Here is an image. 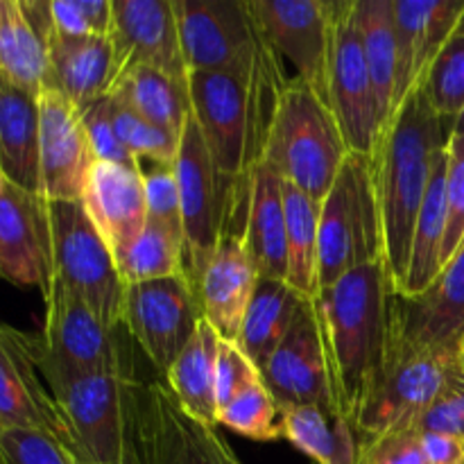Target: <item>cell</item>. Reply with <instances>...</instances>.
Instances as JSON below:
<instances>
[{
	"instance_id": "cell-1",
	"label": "cell",
	"mask_w": 464,
	"mask_h": 464,
	"mask_svg": "<svg viewBox=\"0 0 464 464\" xmlns=\"http://www.w3.org/2000/svg\"><path fill=\"white\" fill-rule=\"evenodd\" d=\"M288 80L266 36L247 66L188 72L193 116L218 172L238 202L247 204L249 179L263 161L276 104Z\"/></svg>"
},
{
	"instance_id": "cell-2",
	"label": "cell",
	"mask_w": 464,
	"mask_h": 464,
	"mask_svg": "<svg viewBox=\"0 0 464 464\" xmlns=\"http://www.w3.org/2000/svg\"><path fill=\"white\" fill-rule=\"evenodd\" d=\"M394 295L388 266L376 261L347 272L313 299L338 408L352 424L392 353Z\"/></svg>"
},
{
	"instance_id": "cell-3",
	"label": "cell",
	"mask_w": 464,
	"mask_h": 464,
	"mask_svg": "<svg viewBox=\"0 0 464 464\" xmlns=\"http://www.w3.org/2000/svg\"><path fill=\"white\" fill-rule=\"evenodd\" d=\"M453 122L444 121L424 95L412 91L385 130L374 154L376 190L385 236V266L394 290H401L411 261L412 236L440 152Z\"/></svg>"
},
{
	"instance_id": "cell-4",
	"label": "cell",
	"mask_w": 464,
	"mask_h": 464,
	"mask_svg": "<svg viewBox=\"0 0 464 464\" xmlns=\"http://www.w3.org/2000/svg\"><path fill=\"white\" fill-rule=\"evenodd\" d=\"M36 365L53 392L68 433V451L80 464H122L131 451V392L136 379L93 374L45 352L34 335Z\"/></svg>"
},
{
	"instance_id": "cell-5",
	"label": "cell",
	"mask_w": 464,
	"mask_h": 464,
	"mask_svg": "<svg viewBox=\"0 0 464 464\" xmlns=\"http://www.w3.org/2000/svg\"><path fill=\"white\" fill-rule=\"evenodd\" d=\"M347 154V140L326 100L290 77L276 104L263 161L322 204Z\"/></svg>"
},
{
	"instance_id": "cell-6",
	"label": "cell",
	"mask_w": 464,
	"mask_h": 464,
	"mask_svg": "<svg viewBox=\"0 0 464 464\" xmlns=\"http://www.w3.org/2000/svg\"><path fill=\"white\" fill-rule=\"evenodd\" d=\"M320 290L347 272L385 261L374 159L349 152L320 204Z\"/></svg>"
},
{
	"instance_id": "cell-7",
	"label": "cell",
	"mask_w": 464,
	"mask_h": 464,
	"mask_svg": "<svg viewBox=\"0 0 464 464\" xmlns=\"http://www.w3.org/2000/svg\"><path fill=\"white\" fill-rule=\"evenodd\" d=\"M184 227V276L198 293V281L208 258L229 231L245 234L247 204L238 202L213 163L202 130L190 113L175 159ZM249 202V199H247Z\"/></svg>"
},
{
	"instance_id": "cell-8",
	"label": "cell",
	"mask_w": 464,
	"mask_h": 464,
	"mask_svg": "<svg viewBox=\"0 0 464 464\" xmlns=\"http://www.w3.org/2000/svg\"><path fill=\"white\" fill-rule=\"evenodd\" d=\"M48 202L53 279L80 295L107 324H122L125 281L111 247L86 213L82 199Z\"/></svg>"
},
{
	"instance_id": "cell-9",
	"label": "cell",
	"mask_w": 464,
	"mask_h": 464,
	"mask_svg": "<svg viewBox=\"0 0 464 464\" xmlns=\"http://www.w3.org/2000/svg\"><path fill=\"white\" fill-rule=\"evenodd\" d=\"M131 444L139 464H240L218 426L186 415L161 381L134 385Z\"/></svg>"
},
{
	"instance_id": "cell-10",
	"label": "cell",
	"mask_w": 464,
	"mask_h": 464,
	"mask_svg": "<svg viewBox=\"0 0 464 464\" xmlns=\"http://www.w3.org/2000/svg\"><path fill=\"white\" fill-rule=\"evenodd\" d=\"M456 372V349L392 352L383 376L358 408L353 426L367 440L415 430Z\"/></svg>"
},
{
	"instance_id": "cell-11",
	"label": "cell",
	"mask_w": 464,
	"mask_h": 464,
	"mask_svg": "<svg viewBox=\"0 0 464 464\" xmlns=\"http://www.w3.org/2000/svg\"><path fill=\"white\" fill-rule=\"evenodd\" d=\"M334 7L331 30L329 75H326V102L347 140L349 152L374 159L383 139L374 86L362 50L361 30L356 21V0H338Z\"/></svg>"
},
{
	"instance_id": "cell-12",
	"label": "cell",
	"mask_w": 464,
	"mask_h": 464,
	"mask_svg": "<svg viewBox=\"0 0 464 464\" xmlns=\"http://www.w3.org/2000/svg\"><path fill=\"white\" fill-rule=\"evenodd\" d=\"M44 302L45 324L39 343L45 352L80 372L136 379L125 324H107L89 302L57 279L50 281Z\"/></svg>"
},
{
	"instance_id": "cell-13",
	"label": "cell",
	"mask_w": 464,
	"mask_h": 464,
	"mask_svg": "<svg viewBox=\"0 0 464 464\" xmlns=\"http://www.w3.org/2000/svg\"><path fill=\"white\" fill-rule=\"evenodd\" d=\"M202 317L198 293L184 275L125 288L122 324L161 374L184 352Z\"/></svg>"
},
{
	"instance_id": "cell-14",
	"label": "cell",
	"mask_w": 464,
	"mask_h": 464,
	"mask_svg": "<svg viewBox=\"0 0 464 464\" xmlns=\"http://www.w3.org/2000/svg\"><path fill=\"white\" fill-rule=\"evenodd\" d=\"M188 72L236 71L256 57L263 32L249 0H175Z\"/></svg>"
},
{
	"instance_id": "cell-15",
	"label": "cell",
	"mask_w": 464,
	"mask_h": 464,
	"mask_svg": "<svg viewBox=\"0 0 464 464\" xmlns=\"http://www.w3.org/2000/svg\"><path fill=\"white\" fill-rule=\"evenodd\" d=\"M254 18L276 57L297 80L326 100L334 7L320 0H249ZM329 104V102H326Z\"/></svg>"
},
{
	"instance_id": "cell-16",
	"label": "cell",
	"mask_w": 464,
	"mask_h": 464,
	"mask_svg": "<svg viewBox=\"0 0 464 464\" xmlns=\"http://www.w3.org/2000/svg\"><path fill=\"white\" fill-rule=\"evenodd\" d=\"M261 376L279 411L293 406L338 408L324 335L313 302H304L299 308L285 338L261 367Z\"/></svg>"
},
{
	"instance_id": "cell-17",
	"label": "cell",
	"mask_w": 464,
	"mask_h": 464,
	"mask_svg": "<svg viewBox=\"0 0 464 464\" xmlns=\"http://www.w3.org/2000/svg\"><path fill=\"white\" fill-rule=\"evenodd\" d=\"M93 163L80 109L45 86L39 93V195L50 202L82 199Z\"/></svg>"
},
{
	"instance_id": "cell-18",
	"label": "cell",
	"mask_w": 464,
	"mask_h": 464,
	"mask_svg": "<svg viewBox=\"0 0 464 464\" xmlns=\"http://www.w3.org/2000/svg\"><path fill=\"white\" fill-rule=\"evenodd\" d=\"M392 317V352H458L464 335V243L426 293L394 295Z\"/></svg>"
},
{
	"instance_id": "cell-19",
	"label": "cell",
	"mask_w": 464,
	"mask_h": 464,
	"mask_svg": "<svg viewBox=\"0 0 464 464\" xmlns=\"http://www.w3.org/2000/svg\"><path fill=\"white\" fill-rule=\"evenodd\" d=\"M0 279L36 285L41 295L53 281L48 202L41 195L0 179Z\"/></svg>"
},
{
	"instance_id": "cell-20",
	"label": "cell",
	"mask_w": 464,
	"mask_h": 464,
	"mask_svg": "<svg viewBox=\"0 0 464 464\" xmlns=\"http://www.w3.org/2000/svg\"><path fill=\"white\" fill-rule=\"evenodd\" d=\"M0 426L45 430L68 449L66 426L36 365L34 335L7 324H0Z\"/></svg>"
},
{
	"instance_id": "cell-21",
	"label": "cell",
	"mask_w": 464,
	"mask_h": 464,
	"mask_svg": "<svg viewBox=\"0 0 464 464\" xmlns=\"http://www.w3.org/2000/svg\"><path fill=\"white\" fill-rule=\"evenodd\" d=\"M111 41L121 72L150 66L188 80L179 41L175 0H111Z\"/></svg>"
},
{
	"instance_id": "cell-22",
	"label": "cell",
	"mask_w": 464,
	"mask_h": 464,
	"mask_svg": "<svg viewBox=\"0 0 464 464\" xmlns=\"http://www.w3.org/2000/svg\"><path fill=\"white\" fill-rule=\"evenodd\" d=\"M462 16L464 0H394L397 111L420 89L435 57L460 27Z\"/></svg>"
},
{
	"instance_id": "cell-23",
	"label": "cell",
	"mask_w": 464,
	"mask_h": 464,
	"mask_svg": "<svg viewBox=\"0 0 464 464\" xmlns=\"http://www.w3.org/2000/svg\"><path fill=\"white\" fill-rule=\"evenodd\" d=\"M82 204L121 261L148 225L140 168L95 161L82 190Z\"/></svg>"
},
{
	"instance_id": "cell-24",
	"label": "cell",
	"mask_w": 464,
	"mask_h": 464,
	"mask_svg": "<svg viewBox=\"0 0 464 464\" xmlns=\"http://www.w3.org/2000/svg\"><path fill=\"white\" fill-rule=\"evenodd\" d=\"M256 281L258 272L247 252L245 236L238 231L222 236L198 281L202 315L216 329L220 340H238Z\"/></svg>"
},
{
	"instance_id": "cell-25",
	"label": "cell",
	"mask_w": 464,
	"mask_h": 464,
	"mask_svg": "<svg viewBox=\"0 0 464 464\" xmlns=\"http://www.w3.org/2000/svg\"><path fill=\"white\" fill-rule=\"evenodd\" d=\"M121 75L111 36L68 39L50 32L48 36V84L77 109L107 98Z\"/></svg>"
},
{
	"instance_id": "cell-26",
	"label": "cell",
	"mask_w": 464,
	"mask_h": 464,
	"mask_svg": "<svg viewBox=\"0 0 464 464\" xmlns=\"http://www.w3.org/2000/svg\"><path fill=\"white\" fill-rule=\"evenodd\" d=\"M245 245L261 279L288 275V240H285L284 179L266 161L258 163L249 179Z\"/></svg>"
},
{
	"instance_id": "cell-27",
	"label": "cell",
	"mask_w": 464,
	"mask_h": 464,
	"mask_svg": "<svg viewBox=\"0 0 464 464\" xmlns=\"http://www.w3.org/2000/svg\"><path fill=\"white\" fill-rule=\"evenodd\" d=\"M0 175L39 195V95L0 75Z\"/></svg>"
},
{
	"instance_id": "cell-28",
	"label": "cell",
	"mask_w": 464,
	"mask_h": 464,
	"mask_svg": "<svg viewBox=\"0 0 464 464\" xmlns=\"http://www.w3.org/2000/svg\"><path fill=\"white\" fill-rule=\"evenodd\" d=\"M109 98L175 136L184 134L186 121L193 113L188 80L150 66L125 68L113 82Z\"/></svg>"
},
{
	"instance_id": "cell-29",
	"label": "cell",
	"mask_w": 464,
	"mask_h": 464,
	"mask_svg": "<svg viewBox=\"0 0 464 464\" xmlns=\"http://www.w3.org/2000/svg\"><path fill=\"white\" fill-rule=\"evenodd\" d=\"M220 335L202 317L193 338L166 372V385L186 415L218 426L216 362Z\"/></svg>"
},
{
	"instance_id": "cell-30",
	"label": "cell",
	"mask_w": 464,
	"mask_h": 464,
	"mask_svg": "<svg viewBox=\"0 0 464 464\" xmlns=\"http://www.w3.org/2000/svg\"><path fill=\"white\" fill-rule=\"evenodd\" d=\"M447 148L440 152L426 188L424 204L417 218L415 236H412L411 261H408L406 279L397 295L401 297H420L435 284L442 272V249L447 236Z\"/></svg>"
},
{
	"instance_id": "cell-31",
	"label": "cell",
	"mask_w": 464,
	"mask_h": 464,
	"mask_svg": "<svg viewBox=\"0 0 464 464\" xmlns=\"http://www.w3.org/2000/svg\"><path fill=\"white\" fill-rule=\"evenodd\" d=\"M284 438L317 464H361L352 420L338 408L293 406L281 411Z\"/></svg>"
},
{
	"instance_id": "cell-32",
	"label": "cell",
	"mask_w": 464,
	"mask_h": 464,
	"mask_svg": "<svg viewBox=\"0 0 464 464\" xmlns=\"http://www.w3.org/2000/svg\"><path fill=\"white\" fill-rule=\"evenodd\" d=\"M304 302L308 299L290 288L288 281L258 276L252 302L240 326V335L236 340V344L258 370L266 365L272 352L285 338Z\"/></svg>"
},
{
	"instance_id": "cell-33",
	"label": "cell",
	"mask_w": 464,
	"mask_h": 464,
	"mask_svg": "<svg viewBox=\"0 0 464 464\" xmlns=\"http://www.w3.org/2000/svg\"><path fill=\"white\" fill-rule=\"evenodd\" d=\"M356 21L374 86L383 134L397 113V32L394 0H356Z\"/></svg>"
},
{
	"instance_id": "cell-34",
	"label": "cell",
	"mask_w": 464,
	"mask_h": 464,
	"mask_svg": "<svg viewBox=\"0 0 464 464\" xmlns=\"http://www.w3.org/2000/svg\"><path fill=\"white\" fill-rule=\"evenodd\" d=\"M0 75L34 95L48 84V36L23 0H0Z\"/></svg>"
},
{
	"instance_id": "cell-35",
	"label": "cell",
	"mask_w": 464,
	"mask_h": 464,
	"mask_svg": "<svg viewBox=\"0 0 464 464\" xmlns=\"http://www.w3.org/2000/svg\"><path fill=\"white\" fill-rule=\"evenodd\" d=\"M288 275L285 281L304 299L320 295V202L284 179Z\"/></svg>"
},
{
	"instance_id": "cell-36",
	"label": "cell",
	"mask_w": 464,
	"mask_h": 464,
	"mask_svg": "<svg viewBox=\"0 0 464 464\" xmlns=\"http://www.w3.org/2000/svg\"><path fill=\"white\" fill-rule=\"evenodd\" d=\"M118 270L125 285L184 275V240L148 220L139 240L118 261Z\"/></svg>"
},
{
	"instance_id": "cell-37",
	"label": "cell",
	"mask_w": 464,
	"mask_h": 464,
	"mask_svg": "<svg viewBox=\"0 0 464 464\" xmlns=\"http://www.w3.org/2000/svg\"><path fill=\"white\" fill-rule=\"evenodd\" d=\"M218 426H225V429L247 440H256V442H275V440L284 438L281 411L263 379L247 385L229 406L218 412Z\"/></svg>"
},
{
	"instance_id": "cell-38",
	"label": "cell",
	"mask_w": 464,
	"mask_h": 464,
	"mask_svg": "<svg viewBox=\"0 0 464 464\" xmlns=\"http://www.w3.org/2000/svg\"><path fill=\"white\" fill-rule=\"evenodd\" d=\"M430 107L453 122L464 111V34H453L421 82Z\"/></svg>"
},
{
	"instance_id": "cell-39",
	"label": "cell",
	"mask_w": 464,
	"mask_h": 464,
	"mask_svg": "<svg viewBox=\"0 0 464 464\" xmlns=\"http://www.w3.org/2000/svg\"><path fill=\"white\" fill-rule=\"evenodd\" d=\"M109 111H111V121L113 127H116L118 139L130 150V154L136 161L166 163V166L175 163L177 154H179L181 136L170 134V131L148 122L145 118L136 116L134 111L118 104L113 98H109Z\"/></svg>"
},
{
	"instance_id": "cell-40",
	"label": "cell",
	"mask_w": 464,
	"mask_h": 464,
	"mask_svg": "<svg viewBox=\"0 0 464 464\" xmlns=\"http://www.w3.org/2000/svg\"><path fill=\"white\" fill-rule=\"evenodd\" d=\"M53 32L68 39L109 36L113 25L111 0H50Z\"/></svg>"
},
{
	"instance_id": "cell-41",
	"label": "cell",
	"mask_w": 464,
	"mask_h": 464,
	"mask_svg": "<svg viewBox=\"0 0 464 464\" xmlns=\"http://www.w3.org/2000/svg\"><path fill=\"white\" fill-rule=\"evenodd\" d=\"M0 464H75L68 449L45 430L0 426Z\"/></svg>"
},
{
	"instance_id": "cell-42",
	"label": "cell",
	"mask_w": 464,
	"mask_h": 464,
	"mask_svg": "<svg viewBox=\"0 0 464 464\" xmlns=\"http://www.w3.org/2000/svg\"><path fill=\"white\" fill-rule=\"evenodd\" d=\"M140 175H143L145 202H148V220L166 227L184 240L179 184H177L175 166L148 163V166H140Z\"/></svg>"
},
{
	"instance_id": "cell-43",
	"label": "cell",
	"mask_w": 464,
	"mask_h": 464,
	"mask_svg": "<svg viewBox=\"0 0 464 464\" xmlns=\"http://www.w3.org/2000/svg\"><path fill=\"white\" fill-rule=\"evenodd\" d=\"M447 211L442 267L464 243V134H451L447 140Z\"/></svg>"
},
{
	"instance_id": "cell-44",
	"label": "cell",
	"mask_w": 464,
	"mask_h": 464,
	"mask_svg": "<svg viewBox=\"0 0 464 464\" xmlns=\"http://www.w3.org/2000/svg\"><path fill=\"white\" fill-rule=\"evenodd\" d=\"M80 113L95 161L118 163V166L125 168H140V163L131 157L130 150H127L125 145L121 143V139H118L116 127H113L111 121V111H109V98H102L98 100V102L89 104V107L82 109Z\"/></svg>"
},
{
	"instance_id": "cell-45",
	"label": "cell",
	"mask_w": 464,
	"mask_h": 464,
	"mask_svg": "<svg viewBox=\"0 0 464 464\" xmlns=\"http://www.w3.org/2000/svg\"><path fill=\"white\" fill-rule=\"evenodd\" d=\"M261 370L243 353L236 343L220 340L216 362V403L218 412L229 406L247 385L261 381Z\"/></svg>"
},
{
	"instance_id": "cell-46",
	"label": "cell",
	"mask_w": 464,
	"mask_h": 464,
	"mask_svg": "<svg viewBox=\"0 0 464 464\" xmlns=\"http://www.w3.org/2000/svg\"><path fill=\"white\" fill-rule=\"evenodd\" d=\"M417 433H444L464 438V374L458 367L433 406L417 424Z\"/></svg>"
},
{
	"instance_id": "cell-47",
	"label": "cell",
	"mask_w": 464,
	"mask_h": 464,
	"mask_svg": "<svg viewBox=\"0 0 464 464\" xmlns=\"http://www.w3.org/2000/svg\"><path fill=\"white\" fill-rule=\"evenodd\" d=\"M361 464H426L417 430H397L367 440L361 447Z\"/></svg>"
},
{
	"instance_id": "cell-48",
	"label": "cell",
	"mask_w": 464,
	"mask_h": 464,
	"mask_svg": "<svg viewBox=\"0 0 464 464\" xmlns=\"http://www.w3.org/2000/svg\"><path fill=\"white\" fill-rule=\"evenodd\" d=\"M426 464H464V438L444 433H420Z\"/></svg>"
},
{
	"instance_id": "cell-49",
	"label": "cell",
	"mask_w": 464,
	"mask_h": 464,
	"mask_svg": "<svg viewBox=\"0 0 464 464\" xmlns=\"http://www.w3.org/2000/svg\"><path fill=\"white\" fill-rule=\"evenodd\" d=\"M451 134H464V111L456 118V121H453Z\"/></svg>"
},
{
	"instance_id": "cell-50",
	"label": "cell",
	"mask_w": 464,
	"mask_h": 464,
	"mask_svg": "<svg viewBox=\"0 0 464 464\" xmlns=\"http://www.w3.org/2000/svg\"><path fill=\"white\" fill-rule=\"evenodd\" d=\"M458 367H460V372L464 374V335L460 338V343H458Z\"/></svg>"
},
{
	"instance_id": "cell-51",
	"label": "cell",
	"mask_w": 464,
	"mask_h": 464,
	"mask_svg": "<svg viewBox=\"0 0 464 464\" xmlns=\"http://www.w3.org/2000/svg\"><path fill=\"white\" fill-rule=\"evenodd\" d=\"M75 462V460H72ZM75 464H80V462H75ZM122 464H139V458H136V451H134V444H131V451L127 453V458H125V462Z\"/></svg>"
},
{
	"instance_id": "cell-52",
	"label": "cell",
	"mask_w": 464,
	"mask_h": 464,
	"mask_svg": "<svg viewBox=\"0 0 464 464\" xmlns=\"http://www.w3.org/2000/svg\"><path fill=\"white\" fill-rule=\"evenodd\" d=\"M456 34H464V16H462V21H460V27H458V32Z\"/></svg>"
},
{
	"instance_id": "cell-53",
	"label": "cell",
	"mask_w": 464,
	"mask_h": 464,
	"mask_svg": "<svg viewBox=\"0 0 464 464\" xmlns=\"http://www.w3.org/2000/svg\"><path fill=\"white\" fill-rule=\"evenodd\" d=\"M0 179H3V175H0Z\"/></svg>"
}]
</instances>
